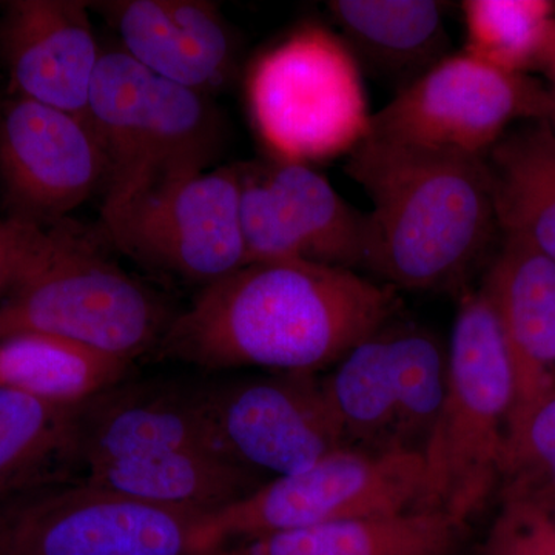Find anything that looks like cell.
I'll return each instance as SVG.
<instances>
[{"label":"cell","instance_id":"4316f807","mask_svg":"<svg viewBox=\"0 0 555 555\" xmlns=\"http://www.w3.org/2000/svg\"><path fill=\"white\" fill-rule=\"evenodd\" d=\"M476 555H555V511L500 499L499 513Z\"/></svg>","mask_w":555,"mask_h":555},{"label":"cell","instance_id":"7a4b0ae2","mask_svg":"<svg viewBox=\"0 0 555 555\" xmlns=\"http://www.w3.org/2000/svg\"><path fill=\"white\" fill-rule=\"evenodd\" d=\"M345 173L372 201L363 270L396 291L455 286L499 232L486 156L366 138Z\"/></svg>","mask_w":555,"mask_h":555},{"label":"cell","instance_id":"5bb4252c","mask_svg":"<svg viewBox=\"0 0 555 555\" xmlns=\"http://www.w3.org/2000/svg\"><path fill=\"white\" fill-rule=\"evenodd\" d=\"M9 94L89 119L91 86L102 50L89 3L14 0L0 20Z\"/></svg>","mask_w":555,"mask_h":555},{"label":"cell","instance_id":"4fadbf2b","mask_svg":"<svg viewBox=\"0 0 555 555\" xmlns=\"http://www.w3.org/2000/svg\"><path fill=\"white\" fill-rule=\"evenodd\" d=\"M107 178L89 119L14 94L0 101V188L10 218L56 224Z\"/></svg>","mask_w":555,"mask_h":555},{"label":"cell","instance_id":"6da1fadb","mask_svg":"<svg viewBox=\"0 0 555 555\" xmlns=\"http://www.w3.org/2000/svg\"><path fill=\"white\" fill-rule=\"evenodd\" d=\"M396 288L315 262H248L171 318L153 353L221 371L318 374L397 317Z\"/></svg>","mask_w":555,"mask_h":555},{"label":"cell","instance_id":"ffe728a7","mask_svg":"<svg viewBox=\"0 0 555 555\" xmlns=\"http://www.w3.org/2000/svg\"><path fill=\"white\" fill-rule=\"evenodd\" d=\"M82 406L0 386V502L87 476Z\"/></svg>","mask_w":555,"mask_h":555},{"label":"cell","instance_id":"5b68a950","mask_svg":"<svg viewBox=\"0 0 555 555\" xmlns=\"http://www.w3.org/2000/svg\"><path fill=\"white\" fill-rule=\"evenodd\" d=\"M89 120L108 160L102 211L204 173L225 141L224 118L211 96L158 78L122 49L102 50Z\"/></svg>","mask_w":555,"mask_h":555},{"label":"cell","instance_id":"d4e9b609","mask_svg":"<svg viewBox=\"0 0 555 555\" xmlns=\"http://www.w3.org/2000/svg\"><path fill=\"white\" fill-rule=\"evenodd\" d=\"M465 53L516 75L540 68L555 24L553 0H466Z\"/></svg>","mask_w":555,"mask_h":555},{"label":"cell","instance_id":"7c38bea8","mask_svg":"<svg viewBox=\"0 0 555 555\" xmlns=\"http://www.w3.org/2000/svg\"><path fill=\"white\" fill-rule=\"evenodd\" d=\"M241 228L247 262H315L363 269L366 214L347 204L308 164H240Z\"/></svg>","mask_w":555,"mask_h":555},{"label":"cell","instance_id":"ba28073f","mask_svg":"<svg viewBox=\"0 0 555 555\" xmlns=\"http://www.w3.org/2000/svg\"><path fill=\"white\" fill-rule=\"evenodd\" d=\"M553 93L529 75L449 54L374 113L367 138L488 155L517 122L550 119Z\"/></svg>","mask_w":555,"mask_h":555},{"label":"cell","instance_id":"7402d4cb","mask_svg":"<svg viewBox=\"0 0 555 555\" xmlns=\"http://www.w3.org/2000/svg\"><path fill=\"white\" fill-rule=\"evenodd\" d=\"M496 225L555 261V129L550 119L507 130L486 155Z\"/></svg>","mask_w":555,"mask_h":555},{"label":"cell","instance_id":"f1b7e54d","mask_svg":"<svg viewBox=\"0 0 555 555\" xmlns=\"http://www.w3.org/2000/svg\"><path fill=\"white\" fill-rule=\"evenodd\" d=\"M499 494L500 499L524 500L542 509L555 511V463L539 476L518 481V483L502 486Z\"/></svg>","mask_w":555,"mask_h":555},{"label":"cell","instance_id":"9c48e42d","mask_svg":"<svg viewBox=\"0 0 555 555\" xmlns=\"http://www.w3.org/2000/svg\"><path fill=\"white\" fill-rule=\"evenodd\" d=\"M199 516L87 480L0 502V555H195Z\"/></svg>","mask_w":555,"mask_h":555},{"label":"cell","instance_id":"3957f363","mask_svg":"<svg viewBox=\"0 0 555 555\" xmlns=\"http://www.w3.org/2000/svg\"><path fill=\"white\" fill-rule=\"evenodd\" d=\"M171 318L155 292L60 221L40 228L30 258L0 299V341L54 335L131 364L155 350Z\"/></svg>","mask_w":555,"mask_h":555},{"label":"cell","instance_id":"83f0119b","mask_svg":"<svg viewBox=\"0 0 555 555\" xmlns=\"http://www.w3.org/2000/svg\"><path fill=\"white\" fill-rule=\"evenodd\" d=\"M39 232L40 225L20 219L0 221V299L5 297L30 258Z\"/></svg>","mask_w":555,"mask_h":555},{"label":"cell","instance_id":"f546056e","mask_svg":"<svg viewBox=\"0 0 555 555\" xmlns=\"http://www.w3.org/2000/svg\"><path fill=\"white\" fill-rule=\"evenodd\" d=\"M539 69H542L547 78L551 79V82L554 83L553 91H555V24L553 33H551L550 42H547L545 54H543L542 64H540Z\"/></svg>","mask_w":555,"mask_h":555},{"label":"cell","instance_id":"ac0fdd59","mask_svg":"<svg viewBox=\"0 0 555 555\" xmlns=\"http://www.w3.org/2000/svg\"><path fill=\"white\" fill-rule=\"evenodd\" d=\"M327 10L361 72L397 86V93L449 56L443 2L334 0Z\"/></svg>","mask_w":555,"mask_h":555},{"label":"cell","instance_id":"484cf974","mask_svg":"<svg viewBox=\"0 0 555 555\" xmlns=\"http://www.w3.org/2000/svg\"><path fill=\"white\" fill-rule=\"evenodd\" d=\"M553 463L555 386L511 409L503 447L500 488L539 476Z\"/></svg>","mask_w":555,"mask_h":555},{"label":"cell","instance_id":"52a82bcc","mask_svg":"<svg viewBox=\"0 0 555 555\" xmlns=\"http://www.w3.org/2000/svg\"><path fill=\"white\" fill-rule=\"evenodd\" d=\"M423 454L339 449L294 476L270 478L250 495L199 518L195 555L255 537L349 520L427 511Z\"/></svg>","mask_w":555,"mask_h":555},{"label":"cell","instance_id":"44dd1931","mask_svg":"<svg viewBox=\"0 0 555 555\" xmlns=\"http://www.w3.org/2000/svg\"><path fill=\"white\" fill-rule=\"evenodd\" d=\"M463 531L440 511H412L236 540L198 555H449Z\"/></svg>","mask_w":555,"mask_h":555},{"label":"cell","instance_id":"d6986e66","mask_svg":"<svg viewBox=\"0 0 555 555\" xmlns=\"http://www.w3.org/2000/svg\"><path fill=\"white\" fill-rule=\"evenodd\" d=\"M266 476L224 452L190 448L112 460L87 470L86 480L150 505L210 516L262 485Z\"/></svg>","mask_w":555,"mask_h":555},{"label":"cell","instance_id":"8fae6325","mask_svg":"<svg viewBox=\"0 0 555 555\" xmlns=\"http://www.w3.org/2000/svg\"><path fill=\"white\" fill-rule=\"evenodd\" d=\"M198 393L222 451L262 476H294L346 449L317 374L229 379Z\"/></svg>","mask_w":555,"mask_h":555},{"label":"cell","instance_id":"e0dca14e","mask_svg":"<svg viewBox=\"0 0 555 555\" xmlns=\"http://www.w3.org/2000/svg\"><path fill=\"white\" fill-rule=\"evenodd\" d=\"M481 292L505 337L516 406L555 386V261L502 236Z\"/></svg>","mask_w":555,"mask_h":555},{"label":"cell","instance_id":"277c9868","mask_svg":"<svg viewBox=\"0 0 555 555\" xmlns=\"http://www.w3.org/2000/svg\"><path fill=\"white\" fill-rule=\"evenodd\" d=\"M448 363L447 398L425 452V507L465 529L500 488L514 403L509 352L481 288L460 299Z\"/></svg>","mask_w":555,"mask_h":555},{"label":"cell","instance_id":"8992f818","mask_svg":"<svg viewBox=\"0 0 555 555\" xmlns=\"http://www.w3.org/2000/svg\"><path fill=\"white\" fill-rule=\"evenodd\" d=\"M251 122L273 159L323 163L349 156L367 138L363 72L338 33L305 25L248 68Z\"/></svg>","mask_w":555,"mask_h":555},{"label":"cell","instance_id":"2e32d148","mask_svg":"<svg viewBox=\"0 0 555 555\" xmlns=\"http://www.w3.org/2000/svg\"><path fill=\"white\" fill-rule=\"evenodd\" d=\"M80 430L87 470L112 460L173 449L224 452L204 412L198 386L119 383L83 401Z\"/></svg>","mask_w":555,"mask_h":555},{"label":"cell","instance_id":"603a6c76","mask_svg":"<svg viewBox=\"0 0 555 555\" xmlns=\"http://www.w3.org/2000/svg\"><path fill=\"white\" fill-rule=\"evenodd\" d=\"M386 326L353 347L321 382L346 449L409 454L401 448L400 393Z\"/></svg>","mask_w":555,"mask_h":555},{"label":"cell","instance_id":"4dcf8cb0","mask_svg":"<svg viewBox=\"0 0 555 555\" xmlns=\"http://www.w3.org/2000/svg\"><path fill=\"white\" fill-rule=\"evenodd\" d=\"M551 93H553V108H551L550 120H551V124H553L554 129H555V91H551Z\"/></svg>","mask_w":555,"mask_h":555},{"label":"cell","instance_id":"30bf717a","mask_svg":"<svg viewBox=\"0 0 555 555\" xmlns=\"http://www.w3.org/2000/svg\"><path fill=\"white\" fill-rule=\"evenodd\" d=\"M240 195V166H228L139 193L102 222L134 261L207 287L246 266Z\"/></svg>","mask_w":555,"mask_h":555},{"label":"cell","instance_id":"9a60e30c","mask_svg":"<svg viewBox=\"0 0 555 555\" xmlns=\"http://www.w3.org/2000/svg\"><path fill=\"white\" fill-rule=\"evenodd\" d=\"M100 9L118 31L120 49L158 78L211 96L238 76V36L217 3L116 0Z\"/></svg>","mask_w":555,"mask_h":555},{"label":"cell","instance_id":"cb8c5ba5","mask_svg":"<svg viewBox=\"0 0 555 555\" xmlns=\"http://www.w3.org/2000/svg\"><path fill=\"white\" fill-rule=\"evenodd\" d=\"M130 363L93 347L47 334L0 341V386L51 403L79 404L119 385Z\"/></svg>","mask_w":555,"mask_h":555}]
</instances>
